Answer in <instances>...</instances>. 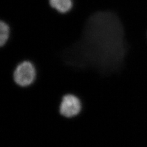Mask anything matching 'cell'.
Wrapping results in <instances>:
<instances>
[{"instance_id": "1", "label": "cell", "mask_w": 147, "mask_h": 147, "mask_svg": "<svg viewBox=\"0 0 147 147\" xmlns=\"http://www.w3.org/2000/svg\"><path fill=\"white\" fill-rule=\"evenodd\" d=\"M124 35L115 14L96 12L87 20L80 39L63 51V61L68 66L91 68L108 75L122 64L126 50Z\"/></svg>"}, {"instance_id": "2", "label": "cell", "mask_w": 147, "mask_h": 147, "mask_svg": "<svg viewBox=\"0 0 147 147\" xmlns=\"http://www.w3.org/2000/svg\"><path fill=\"white\" fill-rule=\"evenodd\" d=\"M36 78V67L29 60H24L17 64L12 73L13 82L21 88H26L33 85Z\"/></svg>"}, {"instance_id": "3", "label": "cell", "mask_w": 147, "mask_h": 147, "mask_svg": "<svg viewBox=\"0 0 147 147\" xmlns=\"http://www.w3.org/2000/svg\"><path fill=\"white\" fill-rule=\"evenodd\" d=\"M60 115L66 119H74L80 115L82 110L80 99L74 94L67 93L62 96L58 107Z\"/></svg>"}, {"instance_id": "4", "label": "cell", "mask_w": 147, "mask_h": 147, "mask_svg": "<svg viewBox=\"0 0 147 147\" xmlns=\"http://www.w3.org/2000/svg\"><path fill=\"white\" fill-rule=\"evenodd\" d=\"M49 3L52 8L61 13L70 11L73 6L72 0H49Z\"/></svg>"}, {"instance_id": "5", "label": "cell", "mask_w": 147, "mask_h": 147, "mask_svg": "<svg viewBox=\"0 0 147 147\" xmlns=\"http://www.w3.org/2000/svg\"><path fill=\"white\" fill-rule=\"evenodd\" d=\"M11 27L6 22H0V47H4L11 38Z\"/></svg>"}]
</instances>
